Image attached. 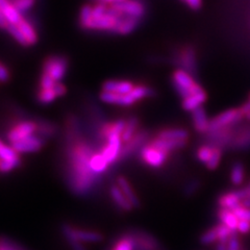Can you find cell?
<instances>
[{
  "label": "cell",
  "mask_w": 250,
  "mask_h": 250,
  "mask_svg": "<svg viewBox=\"0 0 250 250\" xmlns=\"http://www.w3.org/2000/svg\"><path fill=\"white\" fill-rule=\"evenodd\" d=\"M64 143V176L68 189L78 197H88L103 181V175L96 174L90 164L96 148L83 132L70 129L65 130Z\"/></svg>",
  "instance_id": "6da1fadb"
},
{
  "label": "cell",
  "mask_w": 250,
  "mask_h": 250,
  "mask_svg": "<svg viewBox=\"0 0 250 250\" xmlns=\"http://www.w3.org/2000/svg\"><path fill=\"white\" fill-rule=\"evenodd\" d=\"M172 84L183 100L203 91L201 85L194 80V76L182 69L175 70L172 74Z\"/></svg>",
  "instance_id": "7a4b0ae2"
},
{
  "label": "cell",
  "mask_w": 250,
  "mask_h": 250,
  "mask_svg": "<svg viewBox=\"0 0 250 250\" xmlns=\"http://www.w3.org/2000/svg\"><path fill=\"white\" fill-rule=\"evenodd\" d=\"M137 155L139 161L143 165L153 169H159L165 165L169 159L170 153L160 149V148L151 145L150 143H147L141 148Z\"/></svg>",
  "instance_id": "3957f363"
},
{
  "label": "cell",
  "mask_w": 250,
  "mask_h": 250,
  "mask_svg": "<svg viewBox=\"0 0 250 250\" xmlns=\"http://www.w3.org/2000/svg\"><path fill=\"white\" fill-rule=\"evenodd\" d=\"M69 60L67 57L62 56V54H52L44 60L42 72L49 74L56 83H61L67 74Z\"/></svg>",
  "instance_id": "277c9868"
},
{
  "label": "cell",
  "mask_w": 250,
  "mask_h": 250,
  "mask_svg": "<svg viewBox=\"0 0 250 250\" xmlns=\"http://www.w3.org/2000/svg\"><path fill=\"white\" fill-rule=\"evenodd\" d=\"M62 234L64 236L65 240H76L78 242H84V243H98V242L104 241V234L90 229H83L74 228L71 224H62L61 226Z\"/></svg>",
  "instance_id": "5b68a950"
},
{
  "label": "cell",
  "mask_w": 250,
  "mask_h": 250,
  "mask_svg": "<svg viewBox=\"0 0 250 250\" xmlns=\"http://www.w3.org/2000/svg\"><path fill=\"white\" fill-rule=\"evenodd\" d=\"M37 121L31 119L20 118L15 121L6 132V139L11 144L24 140L30 136L36 135Z\"/></svg>",
  "instance_id": "8992f818"
},
{
  "label": "cell",
  "mask_w": 250,
  "mask_h": 250,
  "mask_svg": "<svg viewBox=\"0 0 250 250\" xmlns=\"http://www.w3.org/2000/svg\"><path fill=\"white\" fill-rule=\"evenodd\" d=\"M243 117L244 116L240 111V108L228 109V111L222 112L221 114L216 116L214 119L209 121L208 132H213V131H217L224 128L234 127L236 125H238L241 122Z\"/></svg>",
  "instance_id": "52a82bcc"
},
{
  "label": "cell",
  "mask_w": 250,
  "mask_h": 250,
  "mask_svg": "<svg viewBox=\"0 0 250 250\" xmlns=\"http://www.w3.org/2000/svg\"><path fill=\"white\" fill-rule=\"evenodd\" d=\"M150 131L148 129H139L137 134L132 137L127 143H124L119 155V161L123 162L130 159L134 154H138L141 148L145 146L150 140Z\"/></svg>",
  "instance_id": "ba28073f"
},
{
  "label": "cell",
  "mask_w": 250,
  "mask_h": 250,
  "mask_svg": "<svg viewBox=\"0 0 250 250\" xmlns=\"http://www.w3.org/2000/svg\"><path fill=\"white\" fill-rule=\"evenodd\" d=\"M130 237L134 240L135 250H166L153 234L143 229H127Z\"/></svg>",
  "instance_id": "9c48e42d"
},
{
  "label": "cell",
  "mask_w": 250,
  "mask_h": 250,
  "mask_svg": "<svg viewBox=\"0 0 250 250\" xmlns=\"http://www.w3.org/2000/svg\"><path fill=\"white\" fill-rule=\"evenodd\" d=\"M0 161L2 163L0 174L10 173L14 169L19 168L22 165L20 154L16 152L12 146L6 145L1 140H0Z\"/></svg>",
  "instance_id": "30bf717a"
},
{
  "label": "cell",
  "mask_w": 250,
  "mask_h": 250,
  "mask_svg": "<svg viewBox=\"0 0 250 250\" xmlns=\"http://www.w3.org/2000/svg\"><path fill=\"white\" fill-rule=\"evenodd\" d=\"M175 64L192 76L197 74L198 68L196 52H195V49L192 46H185L178 51V53L175 56Z\"/></svg>",
  "instance_id": "8fae6325"
},
{
  "label": "cell",
  "mask_w": 250,
  "mask_h": 250,
  "mask_svg": "<svg viewBox=\"0 0 250 250\" xmlns=\"http://www.w3.org/2000/svg\"><path fill=\"white\" fill-rule=\"evenodd\" d=\"M122 143L123 142L120 136H114L109 138L104 145H101L99 151L104 156L109 166L118 163L119 155L123 146Z\"/></svg>",
  "instance_id": "7c38bea8"
},
{
  "label": "cell",
  "mask_w": 250,
  "mask_h": 250,
  "mask_svg": "<svg viewBox=\"0 0 250 250\" xmlns=\"http://www.w3.org/2000/svg\"><path fill=\"white\" fill-rule=\"evenodd\" d=\"M120 18H115L107 14L104 15L103 17L92 18L85 24L81 26L83 30H99V31H107V33L114 34L115 28L118 25Z\"/></svg>",
  "instance_id": "4fadbf2b"
},
{
  "label": "cell",
  "mask_w": 250,
  "mask_h": 250,
  "mask_svg": "<svg viewBox=\"0 0 250 250\" xmlns=\"http://www.w3.org/2000/svg\"><path fill=\"white\" fill-rule=\"evenodd\" d=\"M47 141L43 138L39 137L38 135H33L24 140L19 141L14 144H11V146L14 148L16 152L20 153H33L40 151L42 148L45 146Z\"/></svg>",
  "instance_id": "5bb4252c"
},
{
  "label": "cell",
  "mask_w": 250,
  "mask_h": 250,
  "mask_svg": "<svg viewBox=\"0 0 250 250\" xmlns=\"http://www.w3.org/2000/svg\"><path fill=\"white\" fill-rule=\"evenodd\" d=\"M112 5L123 15L131 16V17L143 19L146 14V4L144 0H127L125 2Z\"/></svg>",
  "instance_id": "9a60e30c"
},
{
  "label": "cell",
  "mask_w": 250,
  "mask_h": 250,
  "mask_svg": "<svg viewBox=\"0 0 250 250\" xmlns=\"http://www.w3.org/2000/svg\"><path fill=\"white\" fill-rule=\"evenodd\" d=\"M189 141H179V140H166V139H161L158 137L151 138L149 142L151 145L160 148V149L166 151L168 153H171L173 151H177L184 149V148L188 145Z\"/></svg>",
  "instance_id": "2e32d148"
},
{
  "label": "cell",
  "mask_w": 250,
  "mask_h": 250,
  "mask_svg": "<svg viewBox=\"0 0 250 250\" xmlns=\"http://www.w3.org/2000/svg\"><path fill=\"white\" fill-rule=\"evenodd\" d=\"M99 97H100L101 101H104V103L108 104L130 106L137 103V101L129 95V94H126V95H122V94L103 91L100 93Z\"/></svg>",
  "instance_id": "e0dca14e"
},
{
  "label": "cell",
  "mask_w": 250,
  "mask_h": 250,
  "mask_svg": "<svg viewBox=\"0 0 250 250\" xmlns=\"http://www.w3.org/2000/svg\"><path fill=\"white\" fill-rule=\"evenodd\" d=\"M142 23V19L136 18V17H131V16L127 15H123L120 18L118 25L115 28L114 34L116 35H129L141 25Z\"/></svg>",
  "instance_id": "ac0fdd59"
},
{
  "label": "cell",
  "mask_w": 250,
  "mask_h": 250,
  "mask_svg": "<svg viewBox=\"0 0 250 250\" xmlns=\"http://www.w3.org/2000/svg\"><path fill=\"white\" fill-rule=\"evenodd\" d=\"M134 88H135V84L129 81L109 80L104 82L103 84V91L122 94V95L129 94Z\"/></svg>",
  "instance_id": "d6986e66"
},
{
  "label": "cell",
  "mask_w": 250,
  "mask_h": 250,
  "mask_svg": "<svg viewBox=\"0 0 250 250\" xmlns=\"http://www.w3.org/2000/svg\"><path fill=\"white\" fill-rule=\"evenodd\" d=\"M109 195H111V198L115 203L116 208H118L122 212L128 213L134 209V208L130 205V202L124 196L123 192L121 191L119 186L117 185V183L109 186Z\"/></svg>",
  "instance_id": "ffe728a7"
},
{
  "label": "cell",
  "mask_w": 250,
  "mask_h": 250,
  "mask_svg": "<svg viewBox=\"0 0 250 250\" xmlns=\"http://www.w3.org/2000/svg\"><path fill=\"white\" fill-rule=\"evenodd\" d=\"M192 120H193V126L194 129L196 130L198 134L207 135L208 132L209 121L208 118V114L206 109L202 106L195 109L192 112Z\"/></svg>",
  "instance_id": "44dd1931"
},
{
  "label": "cell",
  "mask_w": 250,
  "mask_h": 250,
  "mask_svg": "<svg viewBox=\"0 0 250 250\" xmlns=\"http://www.w3.org/2000/svg\"><path fill=\"white\" fill-rule=\"evenodd\" d=\"M37 121V132L36 135L43 138L44 140H49L54 138L59 134V126L49 120L36 119Z\"/></svg>",
  "instance_id": "7402d4cb"
},
{
  "label": "cell",
  "mask_w": 250,
  "mask_h": 250,
  "mask_svg": "<svg viewBox=\"0 0 250 250\" xmlns=\"http://www.w3.org/2000/svg\"><path fill=\"white\" fill-rule=\"evenodd\" d=\"M106 250H135L134 240L130 237L127 230L118 234L111 243Z\"/></svg>",
  "instance_id": "603a6c76"
},
{
  "label": "cell",
  "mask_w": 250,
  "mask_h": 250,
  "mask_svg": "<svg viewBox=\"0 0 250 250\" xmlns=\"http://www.w3.org/2000/svg\"><path fill=\"white\" fill-rule=\"evenodd\" d=\"M117 185L119 186L121 191L123 192L124 196L130 202V205L134 208H139L141 207V202L138 197V195L135 193L134 189H132L131 185L124 176H118L117 177Z\"/></svg>",
  "instance_id": "cb8c5ba5"
},
{
  "label": "cell",
  "mask_w": 250,
  "mask_h": 250,
  "mask_svg": "<svg viewBox=\"0 0 250 250\" xmlns=\"http://www.w3.org/2000/svg\"><path fill=\"white\" fill-rule=\"evenodd\" d=\"M233 150H246L250 149V128L241 129L236 135L229 146Z\"/></svg>",
  "instance_id": "d4e9b609"
},
{
  "label": "cell",
  "mask_w": 250,
  "mask_h": 250,
  "mask_svg": "<svg viewBox=\"0 0 250 250\" xmlns=\"http://www.w3.org/2000/svg\"><path fill=\"white\" fill-rule=\"evenodd\" d=\"M218 205L220 208L234 210L242 206V200L239 197L237 191H231L229 193L221 195L218 199Z\"/></svg>",
  "instance_id": "484cf974"
},
{
  "label": "cell",
  "mask_w": 250,
  "mask_h": 250,
  "mask_svg": "<svg viewBox=\"0 0 250 250\" xmlns=\"http://www.w3.org/2000/svg\"><path fill=\"white\" fill-rule=\"evenodd\" d=\"M155 137L166 140L189 141L190 134L185 128H163L156 132Z\"/></svg>",
  "instance_id": "4316f807"
},
{
  "label": "cell",
  "mask_w": 250,
  "mask_h": 250,
  "mask_svg": "<svg viewBox=\"0 0 250 250\" xmlns=\"http://www.w3.org/2000/svg\"><path fill=\"white\" fill-rule=\"evenodd\" d=\"M207 99H208V94L205 90H203L202 92L194 94V95L184 99L182 103V106L185 111L192 113L196 108L202 106V104L206 103Z\"/></svg>",
  "instance_id": "83f0119b"
},
{
  "label": "cell",
  "mask_w": 250,
  "mask_h": 250,
  "mask_svg": "<svg viewBox=\"0 0 250 250\" xmlns=\"http://www.w3.org/2000/svg\"><path fill=\"white\" fill-rule=\"evenodd\" d=\"M218 217L220 219L222 224L228 226L229 229H231L233 232H238V224H239V219L234 215L232 210L225 209V208H219L218 210Z\"/></svg>",
  "instance_id": "f1b7e54d"
},
{
  "label": "cell",
  "mask_w": 250,
  "mask_h": 250,
  "mask_svg": "<svg viewBox=\"0 0 250 250\" xmlns=\"http://www.w3.org/2000/svg\"><path fill=\"white\" fill-rule=\"evenodd\" d=\"M139 126H140V120L138 117L130 116L129 118L126 120V125H125L124 131L121 136L122 142L127 143L128 141H130L132 139V137H134L138 132V130L140 129Z\"/></svg>",
  "instance_id": "f546056e"
},
{
  "label": "cell",
  "mask_w": 250,
  "mask_h": 250,
  "mask_svg": "<svg viewBox=\"0 0 250 250\" xmlns=\"http://www.w3.org/2000/svg\"><path fill=\"white\" fill-rule=\"evenodd\" d=\"M18 27L20 28V30L22 31L23 36L26 39L28 46H33L35 44H37L38 42V34H37V29L28 23L25 19H23L19 24Z\"/></svg>",
  "instance_id": "4dcf8cb0"
},
{
  "label": "cell",
  "mask_w": 250,
  "mask_h": 250,
  "mask_svg": "<svg viewBox=\"0 0 250 250\" xmlns=\"http://www.w3.org/2000/svg\"><path fill=\"white\" fill-rule=\"evenodd\" d=\"M90 164H91L92 170L95 172L96 174H99V175H103L104 173H105L107 169L109 168V164L107 163L104 156L101 154L100 151L96 152L92 156Z\"/></svg>",
  "instance_id": "1f68e13d"
},
{
  "label": "cell",
  "mask_w": 250,
  "mask_h": 250,
  "mask_svg": "<svg viewBox=\"0 0 250 250\" xmlns=\"http://www.w3.org/2000/svg\"><path fill=\"white\" fill-rule=\"evenodd\" d=\"M245 179V168L244 164L238 161L234 162L230 169V182L234 186H241Z\"/></svg>",
  "instance_id": "d6a6232c"
},
{
  "label": "cell",
  "mask_w": 250,
  "mask_h": 250,
  "mask_svg": "<svg viewBox=\"0 0 250 250\" xmlns=\"http://www.w3.org/2000/svg\"><path fill=\"white\" fill-rule=\"evenodd\" d=\"M129 95L136 101H139L141 99L155 96L156 92L154 89L150 87H147V85H144V84H140V85H135V88L132 89V91L129 93Z\"/></svg>",
  "instance_id": "836d02e7"
},
{
  "label": "cell",
  "mask_w": 250,
  "mask_h": 250,
  "mask_svg": "<svg viewBox=\"0 0 250 250\" xmlns=\"http://www.w3.org/2000/svg\"><path fill=\"white\" fill-rule=\"evenodd\" d=\"M57 98L58 96L53 89H40L37 93V101L43 105L52 104Z\"/></svg>",
  "instance_id": "e575fe53"
},
{
  "label": "cell",
  "mask_w": 250,
  "mask_h": 250,
  "mask_svg": "<svg viewBox=\"0 0 250 250\" xmlns=\"http://www.w3.org/2000/svg\"><path fill=\"white\" fill-rule=\"evenodd\" d=\"M214 149H215V147L210 146V145H208V144L201 145L196 151V159L200 163L207 164L208 162V160L210 159V156H212Z\"/></svg>",
  "instance_id": "d590c367"
},
{
  "label": "cell",
  "mask_w": 250,
  "mask_h": 250,
  "mask_svg": "<svg viewBox=\"0 0 250 250\" xmlns=\"http://www.w3.org/2000/svg\"><path fill=\"white\" fill-rule=\"evenodd\" d=\"M10 2L17 9L22 15H24L33 9L36 4V0H10Z\"/></svg>",
  "instance_id": "8d00e7d4"
},
{
  "label": "cell",
  "mask_w": 250,
  "mask_h": 250,
  "mask_svg": "<svg viewBox=\"0 0 250 250\" xmlns=\"http://www.w3.org/2000/svg\"><path fill=\"white\" fill-rule=\"evenodd\" d=\"M6 31L9 33L16 41L18 42V44H20L21 46H24V47H27L28 44H27V41L26 39L24 38V36H23L22 31L20 30V28L18 27V25H15V24H9L6 27Z\"/></svg>",
  "instance_id": "74e56055"
},
{
  "label": "cell",
  "mask_w": 250,
  "mask_h": 250,
  "mask_svg": "<svg viewBox=\"0 0 250 250\" xmlns=\"http://www.w3.org/2000/svg\"><path fill=\"white\" fill-rule=\"evenodd\" d=\"M218 241V230L217 228H212L206 232L202 233V236L200 237V243L202 245H210L214 244L215 242Z\"/></svg>",
  "instance_id": "f35d334b"
},
{
  "label": "cell",
  "mask_w": 250,
  "mask_h": 250,
  "mask_svg": "<svg viewBox=\"0 0 250 250\" xmlns=\"http://www.w3.org/2000/svg\"><path fill=\"white\" fill-rule=\"evenodd\" d=\"M216 228L218 230V242H222V243H225V244H228V242L229 241V239L231 238L233 233H237V232H233L231 229L228 228V226H225L222 223L218 224Z\"/></svg>",
  "instance_id": "ab89813d"
},
{
  "label": "cell",
  "mask_w": 250,
  "mask_h": 250,
  "mask_svg": "<svg viewBox=\"0 0 250 250\" xmlns=\"http://www.w3.org/2000/svg\"><path fill=\"white\" fill-rule=\"evenodd\" d=\"M222 151L223 150L221 149V148L215 147V149H214V152H213L212 156H210V159L206 164V167L208 170H215V169L218 168L219 164H220L221 158H222Z\"/></svg>",
  "instance_id": "60d3db41"
},
{
  "label": "cell",
  "mask_w": 250,
  "mask_h": 250,
  "mask_svg": "<svg viewBox=\"0 0 250 250\" xmlns=\"http://www.w3.org/2000/svg\"><path fill=\"white\" fill-rule=\"evenodd\" d=\"M201 187V182L199 179H192L184 188V195L186 197H192L195 193H197Z\"/></svg>",
  "instance_id": "b9f144b4"
},
{
  "label": "cell",
  "mask_w": 250,
  "mask_h": 250,
  "mask_svg": "<svg viewBox=\"0 0 250 250\" xmlns=\"http://www.w3.org/2000/svg\"><path fill=\"white\" fill-rule=\"evenodd\" d=\"M92 12H93V6L91 4H84L82 7L81 13H80V19H78V22H80V26H83V24H85V23L93 18Z\"/></svg>",
  "instance_id": "7bdbcfd3"
},
{
  "label": "cell",
  "mask_w": 250,
  "mask_h": 250,
  "mask_svg": "<svg viewBox=\"0 0 250 250\" xmlns=\"http://www.w3.org/2000/svg\"><path fill=\"white\" fill-rule=\"evenodd\" d=\"M232 212L238 217L239 220H245V221L250 222V208H246L244 206H240L238 208L232 210Z\"/></svg>",
  "instance_id": "ee69618b"
},
{
  "label": "cell",
  "mask_w": 250,
  "mask_h": 250,
  "mask_svg": "<svg viewBox=\"0 0 250 250\" xmlns=\"http://www.w3.org/2000/svg\"><path fill=\"white\" fill-rule=\"evenodd\" d=\"M57 83L54 82L49 74L42 72L40 78V89H53L54 84Z\"/></svg>",
  "instance_id": "f6af8a7d"
},
{
  "label": "cell",
  "mask_w": 250,
  "mask_h": 250,
  "mask_svg": "<svg viewBox=\"0 0 250 250\" xmlns=\"http://www.w3.org/2000/svg\"><path fill=\"white\" fill-rule=\"evenodd\" d=\"M108 5L104 4V3H96L95 5L93 6V12H92V16L93 18H99L103 17L104 15L106 14Z\"/></svg>",
  "instance_id": "bcb514c9"
},
{
  "label": "cell",
  "mask_w": 250,
  "mask_h": 250,
  "mask_svg": "<svg viewBox=\"0 0 250 250\" xmlns=\"http://www.w3.org/2000/svg\"><path fill=\"white\" fill-rule=\"evenodd\" d=\"M228 250H242L241 242L237 233H233L229 241L228 242Z\"/></svg>",
  "instance_id": "7dc6e473"
},
{
  "label": "cell",
  "mask_w": 250,
  "mask_h": 250,
  "mask_svg": "<svg viewBox=\"0 0 250 250\" xmlns=\"http://www.w3.org/2000/svg\"><path fill=\"white\" fill-rule=\"evenodd\" d=\"M10 70L7 69L5 65H3L1 62H0V83H6L10 81Z\"/></svg>",
  "instance_id": "c3c4849f"
},
{
  "label": "cell",
  "mask_w": 250,
  "mask_h": 250,
  "mask_svg": "<svg viewBox=\"0 0 250 250\" xmlns=\"http://www.w3.org/2000/svg\"><path fill=\"white\" fill-rule=\"evenodd\" d=\"M237 231L240 233H243V234L250 232V222L245 221V220H239Z\"/></svg>",
  "instance_id": "681fc988"
},
{
  "label": "cell",
  "mask_w": 250,
  "mask_h": 250,
  "mask_svg": "<svg viewBox=\"0 0 250 250\" xmlns=\"http://www.w3.org/2000/svg\"><path fill=\"white\" fill-rule=\"evenodd\" d=\"M53 90H54V92H56L58 97L64 96L65 94H66V92H67V89L65 87V84H62V83H57L56 84H54Z\"/></svg>",
  "instance_id": "f907efd6"
},
{
  "label": "cell",
  "mask_w": 250,
  "mask_h": 250,
  "mask_svg": "<svg viewBox=\"0 0 250 250\" xmlns=\"http://www.w3.org/2000/svg\"><path fill=\"white\" fill-rule=\"evenodd\" d=\"M183 2H185L190 9L195 11L199 10L201 7V0H183Z\"/></svg>",
  "instance_id": "816d5d0a"
},
{
  "label": "cell",
  "mask_w": 250,
  "mask_h": 250,
  "mask_svg": "<svg viewBox=\"0 0 250 250\" xmlns=\"http://www.w3.org/2000/svg\"><path fill=\"white\" fill-rule=\"evenodd\" d=\"M67 243L69 244L70 247H71L72 250H87L83 245V243H81V242H78L76 240H67Z\"/></svg>",
  "instance_id": "f5cc1de1"
},
{
  "label": "cell",
  "mask_w": 250,
  "mask_h": 250,
  "mask_svg": "<svg viewBox=\"0 0 250 250\" xmlns=\"http://www.w3.org/2000/svg\"><path fill=\"white\" fill-rule=\"evenodd\" d=\"M9 25V22L6 21L5 17H4V14L2 12V10L0 9V29H4L6 30V27Z\"/></svg>",
  "instance_id": "db71d44e"
},
{
  "label": "cell",
  "mask_w": 250,
  "mask_h": 250,
  "mask_svg": "<svg viewBox=\"0 0 250 250\" xmlns=\"http://www.w3.org/2000/svg\"><path fill=\"white\" fill-rule=\"evenodd\" d=\"M92 1L96 2V3H104L106 5H112L116 2V0H92Z\"/></svg>",
  "instance_id": "11a10c76"
},
{
  "label": "cell",
  "mask_w": 250,
  "mask_h": 250,
  "mask_svg": "<svg viewBox=\"0 0 250 250\" xmlns=\"http://www.w3.org/2000/svg\"><path fill=\"white\" fill-rule=\"evenodd\" d=\"M216 250H228V244L222 243V242H218Z\"/></svg>",
  "instance_id": "9f6ffc18"
},
{
  "label": "cell",
  "mask_w": 250,
  "mask_h": 250,
  "mask_svg": "<svg viewBox=\"0 0 250 250\" xmlns=\"http://www.w3.org/2000/svg\"><path fill=\"white\" fill-rule=\"evenodd\" d=\"M242 206H244V207L250 208V195H249V196H248L243 202H242Z\"/></svg>",
  "instance_id": "6f0895ef"
},
{
  "label": "cell",
  "mask_w": 250,
  "mask_h": 250,
  "mask_svg": "<svg viewBox=\"0 0 250 250\" xmlns=\"http://www.w3.org/2000/svg\"><path fill=\"white\" fill-rule=\"evenodd\" d=\"M1 165H2V163H1V161H0V168H1Z\"/></svg>",
  "instance_id": "680465c9"
},
{
  "label": "cell",
  "mask_w": 250,
  "mask_h": 250,
  "mask_svg": "<svg viewBox=\"0 0 250 250\" xmlns=\"http://www.w3.org/2000/svg\"><path fill=\"white\" fill-rule=\"evenodd\" d=\"M248 101L250 103V94H249V98H248Z\"/></svg>",
  "instance_id": "91938a15"
}]
</instances>
